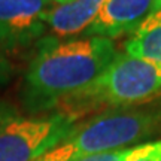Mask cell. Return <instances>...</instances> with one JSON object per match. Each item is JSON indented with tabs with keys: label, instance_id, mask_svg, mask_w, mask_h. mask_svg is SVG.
<instances>
[{
	"label": "cell",
	"instance_id": "1",
	"mask_svg": "<svg viewBox=\"0 0 161 161\" xmlns=\"http://www.w3.org/2000/svg\"><path fill=\"white\" fill-rule=\"evenodd\" d=\"M116 54L114 40L100 36L46 46L30 64L29 90L36 98L61 102L97 79Z\"/></svg>",
	"mask_w": 161,
	"mask_h": 161
},
{
	"label": "cell",
	"instance_id": "2",
	"mask_svg": "<svg viewBox=\"0 0 161 161\" xmlns=\"http://www.w3.org/2000/svg\"><path fill=\"white\" fill-rule=\"evenodd\" d=\"M161 92V63L116 54L112 63L88 86L63 98L66 115L94 110L102 106L124 108L145 103Z\"/></svg>",
	"mask_w": 161,
	"mask_h": 161
},
{
	"label": "cell",
	"instance_id": "3",
	"mask_svg": "<svg viewBox=\"0 0 161 161\" xmlns=\"http://www.w3.org/2000/svg\"><path fill=\"white\" fill-rule=\"evenodd\" d=\"M155 115L145 110H110L76 127L36 161H78L115 151L152 136L158 128Z\"/></svg>",
	"mask_w": 161,
	"mask_h": 161
},
{
	"label": "cell",
	"instance_id": "4",
	"mask_svg": "<svg viewBox=\"0 0 161 161\" xmlns=\"http://www.w3.org/2000/svg\"><path fill=\"white\" fill-rule=\"evenodd\" d=\"M75 128V118L58 114L0 124V161H36Z\"/></svg>",
	"mask_w": 161,
	"mask_h": 161
},
{
	"label": "cell",
	"instance_id": "5",
	"mask_svg": "<svg viewBox=\"0 0 161 161\" xmlns=\"http://www.w3.org/2000/svg\"><path fill=\"white\" fill-rule=\"evenodd\" d=\"M52 6V0H0V43L14 46L37 39Z\"/></svg>",
	"mask_w": 161,
	"mask_h": 161
},
{
	"label": "cell",
	"instance_id": "6",
	"mask_svg": "<svg viewBox=\"0 0 161 161\" xmlns=\"http://www.w3.org/2000/svg\"><path fill=\"white\" fill-rule=\"evenodd\" d=\"M152 6L154 0H104L85 33L112 40L133 35L152 12Z\"/></svg>",
	"mask_w": 161,
	"mask_h": 161
},
{
	"label": "cell",
	"instance_id": "7",
	"mask_svg": "<svg viewBox=\"0 0 161 161\" xmlns=\"http://www.w3.org/2000/svg\"><path fill=\"white\" fill-rule=\"evenodd\" d=\"M103 3L104 0H72L54 5L45 12L43 21L60 37L79 35L90 27Z\"/></svg>",
	"mask_w": 161,
	"mask_h": 161
},
{
	"label": "cell",
	"instance_id": "8",
	"mask_svg": "<svg viewBox=\"0 0 161 161\" xmlns=\"http://www.w3.org/2000/svg\"><path fill=\"white\" fill-rule=\"evenodd\" d=\"M125 54L161 63V11L151 12L125 42Z\"/></svg>",
	"mask_w": 161,
	"mask_h": 161
},
{
	"label": "cell",
	"instance_id": "9",
	"mask_svg": "<svg viewBox=\"0 0 161 161\" xmlns=\"http://www.w3.org/2000/svg\"><path fill=\"white\" fill-rule=\"evenodd\" d=\"M152 143L154 142L133 145V146H127V148H121V149L108 151V152H102V154L85 157V158H80L78 161H128V160H131V158H134V157L145 154L146 151H149Z\"/></svg>",
	"mask_w": 161,
	"mask_h": 161
},
{
	"label": "cell",
	"instance_id": "10",
	"mask_svg": "<svg viewBox=\"0 0 161 161\" xmlns=\"http://www.w3.org/2000/svg\"><path fill=\"white\" fill-rule=\"evenodd\" d=\"M128 161H161V140H155L149 151Z\"/></svg>",
	"mask_w": 161,
	"mask_h": 161
},
{
	"label": "cell",
	"instance_id": "11",
	"mask_svg": "<svg viewBox=\"0 0 161 161\" xmlns=\"http://www.w3.org/2000/svg\"><path fill=\"white\" fill-rule=\"evenodd\" d=\"M161 11V0H154V6H152V12Z\"/></svg>",
	"mask_w": 161,
	"mask_h": 161
},
{
	"label": "cell",
	"instance_id": "12",
	"mask_svg": "<svg viewBox=\"0 0 161 161\" xmlns=\"http://www.w3.org/2000/svg\"><path fill=\"white\" fill-rule=\"evenodd\" d=\"M54 2V5H64V3H69L72 0H52Z\"/></svg>",
	"mask_w": 161,
	"mask_h": 161
},
{
	"label": "cell",
	"instance_id": "13",
	"mask_svg": "<svg viewBox=\"0 0 161 161\" xmlns=\"http://www.w3.org/2000/svg\"><path fill=\"white\" fill-rule=\"evenodd\" d=\"M160 115H161V112H160Z\"/></svg>",
	"mask_w": 161,
	"mask_h": 161
}]
</instances>
